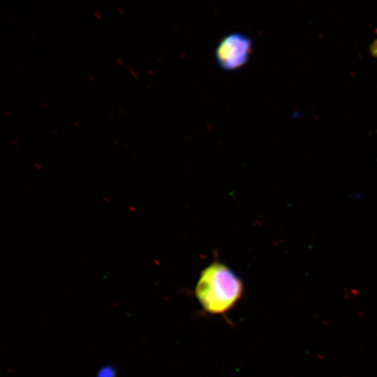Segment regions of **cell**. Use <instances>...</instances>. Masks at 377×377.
<instances>
[{
	"label": "cell",
	"mask_w": 377,
	"mask_h": 377,
	"mask_svg": "<svg viewBox=\"0 0 377 377\" xmlns=\"http://www.w3.org/2000/svg\"><path fill=\"white\" fill-rule=\"evenodd\" d=\"M243 293L240 278L220 262L210 264L201 272L195 287L198 300L211 314H222L230 310Z\"/></svg>",
	"instance_id": "6da1fadb"
},
{
	"label": "cell",
	"mask_w": 377,
	"mask_h": 377,
	"mask_svg": "<svg viewBox=\"0 0 377 377\" xmlns=\"http://www.w3.org/2000/svg\"><path fill=\"white\" fill-rule=\"evenodd\" d=\"M252 50V42L246 35L232 33L219 43L216 58L220 67L231 71L240 68L248 61Z\"/></svg>",
	"instance_id": "7a4b0ae2"
},
{
	"label": "cell",
	"mask_w": 377,
	"mask_h": 377,
	"mask_svg": "<svg viewBox=\"0 0 377 377\" xmlns=\"http://www.w3.org/2000/svg\"><path fill=\"white\" fill-rule=\"evenodd\" d=\"M97 377H114V371L112 367H105L101 369Z\"/></svg>",
	"instance_id": "3957f363"
},
{
	"label": "cell",
	"mask_w": 377,
	"mask_h": 377,
	"mask_svg": "<svg viewBox=\"0 0 377 377\" xmlns=\"http://www.w3.org/2000/svg\"><path fill=\"white\" fill-rule=\"evenodd\" d=\"M370 53L377 57V38H375L368 46Z\"/></svg>",
	"instance_id": "277c9868"
},
{
	"label": "cell",
	"mask_w": 377,
	"mask_h": 377,
	"mask_svg": "<svg viewBox=\"0 0 377 377\" xmlns=\"http://www.w3.org/2000/svg\"><path fill=\"white\" fill-rule=\"evenodd\" d=\"M93 13H94V15L96 17H98V18H100V17H100V13H99L98 12H97V11H94Z\"/></svg>",
	"instance_id": "5b68a950"
},
{
	"label": "cell",
	"mask_w": 377,
	"mask_h": 377,
	"mask_svg": "<svg viewBox=\"0 0 377 377\" xmlns=\"http://www.w3.org/2000/svg\"><path fill=\"white\" fill-rule=\"evenodd\" d=\"M87 77L90 80H94V77H93V75L91 74H88Z\"/></svg>",
	"instance_id": "8992f818"
},
{
	"label": "cell",
	"mask_w": 377,
	"mask_h": 377,
	"mask_svg": "<svg viewBox=\"0 0 377 377\" xmlns=\"http://www.w3.org/2000/svg\"><path fill=\"white\" fill-rule=\"evenodd\" d=\"M116 61H117V63H119V64L121 65H123V62H122V60L119 58H117L116 59Z\"/></svg>",
	"instance_id": "52a82bcc"
},
{
	"label": "cell",
	"mask_w": 377,
	"mask_h": 377,
	"mask_svg": "<svg viewBox=\"0 0 377 377\" xmlns=\"http://www.w3.org/2000/svg\"><path fill=\"white\" fill-rule=\"evenodd\" d=\"M117 9L120 13H123V9L121 8L117 7Z\"/></svg>",
	"instance_id": "ba28073f"
},
{
	"label": "cell",
	"mask_w": 377,
	"mask_h": 377,
	"mask_svg": "<svg viewBox=\"0 0 377 377\" xmlns=\"http://www.w3.org/2000/svg\"><path fill=\"white\" fill-rule=\"evenodd\" d=\"M36 31V29L33 30L30 34V36H33L34 35Z\"/></svg>",
	"instance_id": "9c48e42d"
},
{
	"label": "cell",
	"mask_w": 377,
	"mask_h": 377,
	"mask_svg": "<svg viewBox=\"0 0 377 377\" xmlns=\"http://www.w3.org/2000/svg\"><path fill=\"white\" fill-rule=\"evenodd\" d=\"M41 105H42L43 106L47 107V103H46V102H45V101H42V102H41Z\"/></svg>",
	"instance_id": "30bf717a"
},
{
	"label": "cell",
	"mask_w": 377,
	"mask_h": 377,
	"mask_svg": "<svg viewBox=\"0 0 377 377\" xmlns=\"http://www.w3.org/2000/svg\"><path fill=\"white\" fill-rule=\"evenodd\" d=\"M4 113H5L6 115L9 116V117L11 116V114H10V112H9L8 111H4Z\"/></svg>",
	"instance_id": "8fae6325"
},
{
	"label": "cell",
	"mask_w": 377,
	"mask_h": 377,
	"mask_svg": "<svg viewBox=\"0 0 377 377\" xmlns=\"http://www.w3.org/2000/svg\"><path fill=\"white\" fill-rule=\"evenodd\" d=\"M73 123L75 125H76V126H78V125H79L78 122H77V121H75V120H73Z\"/></svg>",
	"instance_id": "7c38bea8"
},
{
	"label": "cell",
	"mask_w": 377,
	"mask_h": 377,
	"mask_svg": "<svg viewBox=\"0 0 377 377\" xmlns=\"http://www.w3.org/2000/svg\"><path fill=\"white\" fill-rule=\"evenodd\" d=\"M10 22H11L12 24H13L14 25H15V24H16L14 20H10Z\"/></svg>",
	"instance_id": "4fadbf2b"
},
{
	"label": "cell",
	"mask_w": 377,
	"mask_h": 377,
	"mask_svg": "<svg viewBox=\"0 0 377 377\" xmlns=\"http://www.w3.org/2000/svg\"><path fill=\"white\" fill-rule=\"evenodd\" d=\"M131 73H132V75H134L135 77L136 76L135 72H134V71H131Z\"/></svg>",
	"instance_id": "5bb4252c"
},
{
	"label": "cell",
	"mask_w": 377,
	"mask_h": 377,
	"mask_svg": "<svg viewBox=\"0 0 377 377\" xmlns=\"http://www.w3.org/2000/svg\"><path fill=\"white\" fill-rule=\"evenodd\" d=\"M127 68H128V69H129V70H131V71H132V70H131V69H132V68H131V66H128H128H127Z\"/></svg>",
	"instance_id": "9a60e30c"
},
{
	"label": "cell",
	"mask_w": 377,
	"mask_h": 377,
	"mask_svg": "<svg viewBox=\"0 0 377 377\" xmlns=\"http://www.w3.org/2000/svg\"><path fill=\"white\" fill-rule=\"evenodd\" d=\"M119 112H121V114H124V110H121V109H119Z\"/></svg>",
	"instance_id": "2e32d148"
},
{
	"label": "cell",
	"mask_w": 377,
	"mask_h": 377,
	"mask_svg": "<svg viewBox=\"0 0 377 377\" xmlns=\"http://www.w3.org/2000/svg\"><path fill=\"white\" fill-rule=\"evenodd\" d=\"M31 54L34 57V58H36V55L35 54H33V53H31Z\"/></svg>",
	"instance_id": "e0dca14e"
},
{
	"label": "cell",
	"mask_w": 377,
	"mask_h": 377,
	"mask_svg": "<svg viewBox=\"0 0 377 377\" xmlns=\"http://www.w3.org/2000/svg\"><path fill=\"white\" fill-rule=\"evenodd\" d=\"M21 39H22V40H23L24 43L26 42L25 40H24V38L21 37Z\"/></svg>",
	"instance_id": "ac0fdd59"
},
{
	"label": "cell",
	"mask_w": 377,
	"mask_h": 377,
	"mask_svg": "<svg viewBox=\"0 0 377 377\" xmlns=\"http://www.w3.org/2000/svg\"><path fill=\"white\" fill-rule=\"evenodd\" d=\"M60 121H63V119L62 118H59V119Z\"/></svg>",
	"instance_id": "d6986e66"
},
{
	"label": "cell",
	"mask_w": 377,
	"mask_h": 377,
	"mask_svg": "<svg viewBox=\"0 0 377 377\" xmlns=\"http://www.w3.org/2000/svg\"><path fill=\"white\" fill-rule=\"evenodd\" d=\"M108 115L112 118V115H111L110 114H109Z\"/></svg>",
	"instance_id": "ffe728a7"
}]
</instances>
